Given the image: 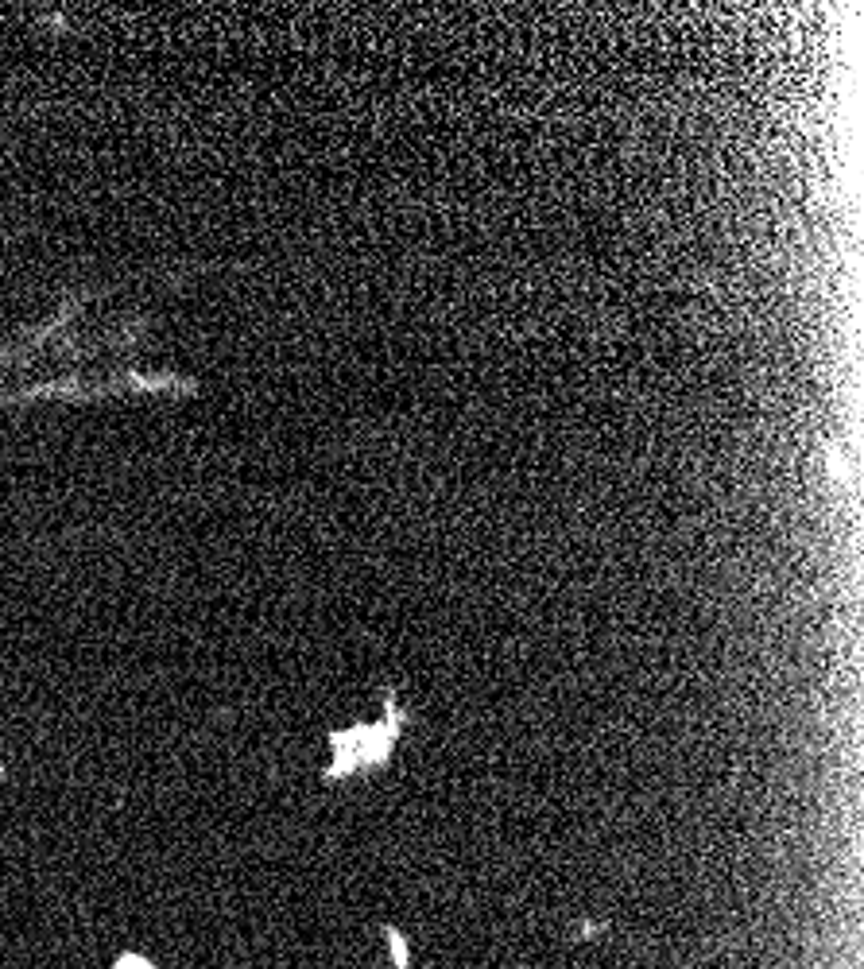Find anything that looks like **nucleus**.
Segmentation results:
<instances>
[{
	"mask_svg": "<svg viewBox=\"0 0 864 969\" xmlns=\"http://www.w3.org/2000/svg\"><path fill=\"white\" fill-rule=\"evenodd\" d=\"M117 969H152L144 958H136V954H124L121 962H117Z\"/></svg>",
	"mask_w": 864,
	"mask_h": 969,
	"instance_id": "nucleus-2",
	"label": "nucleus"
},
{
	"mask_svg": "<svg viewBox=\"0 0 864 969\" xmlns=\"http://www.w3.org/2000/svg\"><path fill=\"white\" fill-rule=\"evenodd\" d=\"M388 706V718L369 721V725H353V729H338L330 737L334 745V764L326 768V780H338V776H353V772H365V768H380L388 764V752L396 745V737L407 725V714L396 710L392 694L384 698Z\"/></svg>",
	"mask_w": 864,
	"mask_h": 969,
	"instance_id": "nucleus-1",
	"label": "nucleus"
}]
</instances>
